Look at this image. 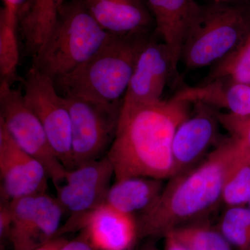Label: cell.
Segmentation results:
<instances>
[{
    "mask_svg": "<svg viewBox=\"0 0 250 250\" xmlns=\"http://www.w3.org/2000/svg\"><path fill=\"white\" fill-rule=\"evenodd\" d=\"M190 103L175 95L167 100L127 106L123 104L115 139L106 156L115 181L131 177L170 179L176 174L172 142Z\"/></svg>",
    "mask_w": 250,
    "mask_h": 250,
    "instance_id": "obj_1",
    "label": "cell"
},
{
    "mask_svg": "<svg viewBox=\"0 0 250 250\" xmlns=\"http://www.w3.org/2000/svg\"><path fill=\"white\" fill-rule=\"evenodd\" d=\"M239 149L229 136L200 164L169 179L155 205L136 217L140 239L165 237L179 227L205 220L222 202L225 177Z\"/></svg>",
    "mask_w": 250,
    "mask_h": 250,
    "instance_id": "obj_2",
    "label": "cell"
},
{
    "mask_svg": "<svg viewBox=\"0 0 250 250\" xmlns=\"http://www.w3.org/2000/svg\"><path fill=\"white\" fill-rule=\"evenodd\" d=\"M151 36L150 33L111 34L88 60L54 80L59 93L101 103L122 101L140 52Z\"/></svg>",
    "mask_w": 250,
    "mask_h": 250,
    "instance_id": "obj_3",
    "label": "cell"
},
{
    "mask_svg": "<svg viewBox=\"0 0 250 250\" xmlns=\"http://www.w3.org/2000/svg\"><path fill=\"white\" fill-rule=\"evenodd\" d=\"M110 36L81 0H72L64 5L53 29L34 57L33 66L56 80L88 60Z\"/></svg>",
    "mask_w": 250,
    "mask_h": 250,
    "instance_id": "obj_4",
    "label": "cell"
},
{
    "mask_svg": "<svg viewBox=\"0 0 250 250\" xmlns=\"http://www.w3.org/2000/svg\"><path fill=\"white\" fill-rule=\"evenodd\" d=\"M250 34V5L213 2L200 6L184 41L181 60L190 70L220 62Z\"/></svg>",
    "mask_w": 250,
    "mask_h": 250,
    "instance_id": "obj_5",
    "label": "cell"
},
{
    "mask_svg": "<svg viewBox=\"0 0 250 250\" xmlns=\"http://www.w3.org/2000/svg\"><path fill=\"white\" fill-rule=\"evenodd\" d=\"M63 97L71 120L72 169L106 156L116 136L123 100L108 103Z\"/></svg>",
    "mask_w": 250,
    "mask_h": 250,
    "instance_id": "obj_6",
    "label": "cell"
},
{
    "mask_svg": "<svg viewBox=\"0 0 250 250\" xmlns=\"http://www.w3.org/2000/svg\"><path fill=\"white\" fill-rule=\"evenodd\" d=\"M0 123L24 152L45 167L54 187L65 179L67 169L51 146L45 130L28 106L21 90L0 83Z\"/></svg>",
    "mask_w": 250,
    "mask_h": 250,
    "instance_id": "obj_7",
    "label": "cell"
},
{
    "mask_svg": "<svg viewBox=\"0 0 250 250\" xmlns=\"http://www.w3.org/2000/svg\"><path fill=\"white\" fill-rule=\"evenodd\" d=\"M24 100L41 122L49 142L67 170H72L71 120L66 100L53 79L33 66L23 82Z\"/></svg>",
    "mask_w": 250,
    "mask_h": 250,
    "instance_id": "obj_8",
    "label": "cell"
},
{
    "mask_svg": "<svg viewBox=\"0 0 250 250\" xmlns=\"http://www.w3.org/2000/svg\"><path fill=\"white\" fill-rule=\"evenodd\" d=\"M113 178L114 169L106 156L67 170L64 182L55 187L56 197L70 217L57 236L70 232L82 217L105 203Z\"/></svg>",
    "mask_w": 250,
    "mask_h": 250,
    "instance_id": "obj_9",
    "label": "cell"
},
{
    "mask_svg": "<svg viewBox=\"0 0 250 250\" xmlns=\"http://www.w3.org/2000/svg\"><path fill=\"white\" fill-rule=\"evenodd\" d=\"M0 197L11 201L47 192L48 174L39 161L15 142L0 123Z\"/></svg>",
    "mask_w": 250,
    "mask_h": 250,
    "instance_id": "obj_10",
    "label": "cell"
},
{
    "mask_svg": "<svg viewBox=\"0 0 250 250\" xmlns=\"http://www.w3.org/2000/svg\"><path fill=\"white\" fill-rule=\"evenodd\" d=\"M178 77L174 70L170 51L164 42L151 36L139 54L123 104H146L162 100L169 80Z\"/></svg>",
    "mask_w": 250,
    "mask_h": 250,
    "instance_id": "obj_11",
    "label": "cell"
},
{
    "mask_svg": "<svg viewBox=\"0 0 250 250\" xmlns=\"http://www.w3.org/2000/svg\"><path fill=\"white\" fill-rule=\"evenodd\" d=\"M194 105L193 114L181 123L174 134L172 156L175 175L200 164L208 149L222 141L218 110L200 102Z\"/></svg>",
    "mask_w": 250,
    "mask_h": 250,
    "instance_id": "obj_12",
    "label": "cell"
},
{
    "mask_svg": "<svg viewBox=\"0 0 250 250\" xmlns=\"http://www.w3.org/2000/svg\"><path fill=\"white\" fill-rule=\"evenodd\" d=\"M77 230L95 250H131L140 239L137 218L105 203L82 217L70 231Z\"/></svg>",
    "mask_w": 250,
    "mask_h": 250,
    "instance_id": "obj_13",
    "label": "cell"
},
{
    "mask_svg": "<svg viewBox=\"0 0 250 250\" xmlns=\"http://www.w3.org/2000/svg\"><path fill=\"white\" fill-rule=\"evenodd\" d=\"M152 13L156 32L168 47L174 70L181 61L188 31L196 18L200 5L195 0H147Z\"/></svg>",
    "mask_w": 250,
    "mask_h": 250,
    "instance_id": "obj_14",
    "label": "cell"
},
{
    "mask_svg": "<svg viewBox=\"0 0 250 250\" xmlns=\"http://www.w3.org/2000/svg\"><path fill=\"white\" fill-rule=\"evenodd\" d=\"M100 27L113 35L150 33L153 19L143 0H81Z\"/></svg>",
    "mask_w": 250,
    "mask_h": 250,
    "instance_id": "obj_15",
    "label": "cell"
},
{
    "mask_svg": "<svg viewBox=\"0 0 250 250\" xmlns=\"http://www.w3.org/2000/svg\"><path fill=\"white\" fill-rule=\"evenodd\" d=\"M176 97L189 103H205L215 108H225L236 116H250V85L229 78H218L196 87L186 86Z\"/></svg>",
    "mask_w": 250,
    "mask_h": 250,
    "instance_id": "obj_16",
    "label": "cell"
},
{
    "mask_svg": "<svg viewBox=\"0 0 250 250\" xmlns=\"http://www.w3.org/2000/svg\"><path fill=\"white\" fill-rule=\"evenodd\" d=\"M163 181L146 177L115 181L108 190L105 204L128 214H142L159 200L165 187Z\"/></svg>",
    "mask_w": 250,
    "mask_h": 250,
    "instance_id": "obj_17",
    "label": "cell"
},
{
    "mask_svg": "<svg viewBox=\"0 0 250 250\" xmlns=\"http://www.w3.org/2000/svg\"><path fill=\"white\" fill-rule=\"evenodd\" d=\"M65 0H27L18 13V25L24 46L33 58L53 29Z\"/></svg>",
    "mask_w": 250,
    "mask_h": 250,
    "instance_id": "obj_18",
    "label": "cell"
},
{
    "mask_svg": "<svg viewBox=\"0 0 250 250\" xmlns=\"http://www.w3.org/2000/svg\"><path fill=\"white\" fill-rule=\"evenodd\" d=\"M18 26L17 13L3 7L0 12V76L1 82L11 85L18 79Z\"/></svg>",
    "mask_w": 250,
    "mask_h": 250,
    "instance_id": "obj_19",
    "label": "cell"
},
{
    "mask_svg": "<svg viewBox=\"0 0 250 250\" xmlns=\"http://www.w3.org/2000/svg\"><path fill=\"white\" fill-rule=\"evenodd\" d=\"M36 195L11 201L13 223L9 242L13 250H34L36 222Z\"/></svg>",
    "mask_w": 250,
    "mask_h": 250,
    "instance_id": "obj_20",
    "label": "cell"
},
{
    "mask_svg": "<svg viewBox=\"0 0 250 250\" xmlns=\"http://www.w3.org/2000/svg\"><path fill=\"white\" fill-rule=\"evenodd\" d=\"M239 147L224 182L222 202L226 207L246 206L250 200V156Z\"/></svg>",
    "mask_w": 250,
    "mask_h": 250,
    "instance_id": "obj_21",
    "label": "cell"
},
{
    "mask_svg": "<svg viewBox=\"0 0 250 250\" xmlns=\"http://www.w3.org/2000/svg\"><path fill=\"white\" fill-rule=\"evenodd\" d=\"M169 233L189 250H235L218 228L205 220L183 225Z\"/></svg>",
    "mask_w": 250,
    "mask_h": 250,
    "instance_id": "obj_22",
    "label": "cell"
},
{
    "mask_svg": "<svg viewBox=\"0 0 250 250\" xmlns=\"http://www.w3.org/2000/svg\"><path fill=\"white\" fill-rule=\"evenodd\" d=\"M216 228L235 250L250 249L249 207H226Z\"/></svg>",
    "mask_w": 250,
    "mask_h": 250,
    "instance_id": "obj_23",
    "label": "cell"
},
{
    "mask_svg": "<svg viewBox=\"0 0 250 250\" xmlns=\"http://www.w3.org/2000/svg\"><path fill=\"white\" fill-rule=\"evenodd\" d=\"M218 78H229L250 85V34L241 47L215 63L202 83Z\"/></svg>",
    "mask_w": 250,
    "mask_h": 250,
    "instance_id": "obj_24",
    "label": "cell"
},
{
    "mask_svg": "<svg viewBox=\"0 0 250 250\" xmlns=\"http://www.w3.org/2000/svg\"><path fill=\"white\" fill-rule=\"evenodd\" d=\"M220 125L243 150L250 156V116H241L218 111Z\"/></svg>",
    "mask_w": 250,
    "mask_h": 250,
    "instance_id": "obj_25",
    "label": "cell"
},
{
    "mask_svg": "<svg viewBox=\"0 0 250 250\" xmlns=\"http://www.w3.org/2000/svg\"><path fill=\"white\" fill-rule=\"evenodd\" d=\"M13 215L11 210V201L0 199V242L1 245L9 241L11 227H12Z\"/></svg>",
    "mask_w": 250,
    "mask_h": 250,
    "instance_id": "obj_26",
    "label": "cell"
},
{
    "mask_svg": "<svg viewBox=\"0 0 250 250\" xmlns=\"http://www.w3.org/2000/svg\"><path fill=\"white\" fill-rule=\"evenodd\" d=\"M57 250H95L89 242L86 239L84 235L81 233L72 241H67L62 245Z\"/></svg>",
    "mask_w": 250,
    "mask_h": 250,
    "instance_id": "obj_27",
    "label": "cell"
},
{
    "mask_svg": "<svg viewBox=\"0 0 250 250\" xmlns=\"http://www.w3.org/2000/svg\"><path fill=\"white\" fill-rule=\"evenodd\" d=\"M66 241L67 239L62 238V236L56 237L45 244L42 245L34 250H57Z\"/></svg>",
    "mask_w": 250,
    "mask_h": 250,
    "instance_id": "obj_28",
    "label": "cell"
},
{
    "mask_svg": "<svg viewBox=\"0 0 250 250\" xmlns=\"http://www.w3.org/2000/svg\"><path fill=\"white\" fill-rule=\"evenodd\" d=\"M165 248L164 250H189L188 248L181 244L174 238L171 233H167L165 236Z\"/></svg>",
    "mask_w": 250,
    "mask_h": 250,
    "instance_id": "obj_29",
    "label": "cell"
},
{
    "mask_svg": "<svg viewBox=\"0 0 250 250\" xmlns=\"http://www.w3.org/2000/svg\"><path fill=\"white\" fill-rule=\"evenodd\" d=\"M5 9L14 12L19 13L22 6L25 4L27 0H2Z\"/></svg>",
    "mask_w": 250,
    "mask_h": 250,
    "instance_id": "obj_30",
    "label": "cell"
},
{
    "mask_svg": "<svg viewBox=\"0 0 250 250\" xmlns=\"http://www.w3.org/2000/svg\"><path fill=\"white\" fill-rule=\"evenodd\" d=\"M139 250H159L152 243H147L141 247Z\"/></svg>",
    "mask_w": 250,
    "mask_h": 250,
    "instance_id": "obj_31",
    "label": "cell"
},
{
    "mask_svg": "<svg viewBox=\"0 0 250 250\" xmlns=\"http://www.w3.org/2000/svg\"><path fill=\"white\" fill-rule=\"evenodd\" d=\"M213 2L217 3H227L229 2V1H234V0H212Z\"/></svg>",
    "mask_w": 250,
    "mask_h": 250,
    "instance_id": "obj_32",
    "label": "cell"
},
{
    "mask_svg": "<svg viewBox=\"0 0 250 250\" xmlns=\"http://www.w3.org/2000/svg\"><path fill=\"white\" fill-rule=\"evenodd\" d=\"M248 205H249V208H250V200L249 203H248Z\"/></svg>",
    "mask_w": 250,
    "mask_h": 250,
    "instance_id": "obj_33",
    "label": "cell"
},
{
    "mask_svg": "<svg viewBox=\"0 0 250 250\" xmlns=\"http://www.w3.org/2000/svg\"><path fill=\"white\" fill-rule=\"evenodd\" d=\"M248 250H250V249Z\"/></svg>",
    "mask_w": 250,
    "mask_h": 250,
    "instance_id": "obj_34",
    "label": "cell"
},
{
    "mask_svg": "<svg viewBox=\"0 0 250 250\" xmlns=\"http://www.w3.org/2000/svg\"></svg>",
    "mask_w": 250,
    "mask_h": 250,
    "instance_id": "obj_35",
    "label": "cell"
}]
</instances>
